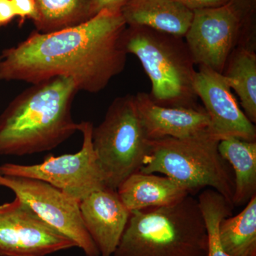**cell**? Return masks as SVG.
I'll return each instance as SVG.
<instances>
[{
    "label": "cell",
    "mask_w": 256,
    "mask_h": 256,
    "mask_svg": "<svg viewBox=\"0 0 256 256\" xmlns=\"http://www.w3.org/2000/svg\"><path fill=\"white\" fill-rule=\"evenodd\" d=\"M121 12L102 10L85 22L50 33L38 31L0 55V80L38 84L72 78L78 90L96 94L126 66Z\"/></svg>",
    "instance_id": "obj_1"
},
{
    "label": "cell",
    "mask_w": 256,
    "mask_h": 256,
    "mask_svg": "<svg viewBox=\"0 0 256 256\" xmlns=\"http://www.w3.org/2000/svg\"><path fill=\"white\" fill-rule=\"evenodd\" d=\"M78 88L58 76L33 84L0 116V156H24L54 149L74 133L72 104Z\"/></svg>",
    "instance_id": "obj_2"
},
{
    "label": "cell",
    "mask_w": 256,
    "mask_h": 256,
    "mask_svg": "<svg viewBox=\"0 0 256 256\" xmlns=\"http://www.w3.org/2000/svg\"><path fill=\"white\" fill-rule=\"evenodd\" d=\"M208 236L198 200L130 212L112 256H207Z\"/></svg>",
    "instance_id": "obj_3"
},
{
    "label": "cell",
    "mask_w": 256,
    "mask_h": 256,
    "mask_svg": "<svg viewBox=\"0 0 256 256\" xmlns=\"http://www.w3.org/2000/svg\"><path fill=\"white\" fill-rule=\"evenodd\" d=\"M220 141L210 134L150 140L140 172L168 176L190 195L212 188L233 205V170L218 152Z\"/></svg>",
    "instance_id": "obj_4"
},
{
    "label": "cell",
    "mask_w": 256,
    "mask_h": 256,
    "mask_svg": "<svg viewBox=\"0 0 256 256\" xmlns=\"http://www.w3.org/2000/svg\"><path fill=\"white\" fill-rule=\"evenodd\" d=\"M183 38L151 28L128 26L126 53L136 56L152 84L150 98L168 107H198L194 89L196 70Z\"/></svg>",
    "instance_id": "obj_5"
},
{
    "label": "cell",
    "mask_w": 256,
    "mask_h": 256,
    "mask_svg": "<svg viewBox=\"0 0 256 256\" xmlns=\"http://www.w3.org/2000/svg\"><path fill=\"white\" fill-rule=\"evenodd\" d=\"M149 141L134 96L114 99L104 120L92 132V146L106 188L116 191L128 176L141 170Z\"/></svg>",
    "instance_id": "obj_6"
},
{
    "label": "cell",
    "mask_w": 256,
    "mask_h": 256,
    "mask_svg": "<svg viewBox=\"0 0 256 256\" xmlns=\"http://www.w3.org/2000/svg\"><path fill=\"white\" fill-rule=\"evenodd\" d=\"M256 0H226L193 11L184 38L194 64L223 74L229 57L244 37L255 35Z\"/></svg>",
    "instance_id": "obj_7"
},
{
    "label": "cell",
    "mask_w": 256,
    "mask_h": 256,
    "mask_svg": "<svg viewBox=\"0 0 256 256\" xmlns=\"http://www.w3.org/2000/svg\"><path fill=\"white\" fill-rule=\"evenodd\" d=\"M92 129L94 124L88 121L79 124L82 144L78 152L46 156L40 164L5 163L0 164V174L41 180L80 202L92 192L106 188L92 146Z\"/></svg>",
    "instance_id": "obj_8"
},
{
    "label": "cell",
    "mask_w": 256,
    "mask_h": 256,
    "mask_svg": "<svg viewBox=\"0 0 256 256\" xmlns=\"http://www.w3.org/2000/svg\"><path fill=\"white\" fill-rule=\"evenodd\" d=\"M0 186L9 188L42 220L76 242L86 256L100 252L84 224L80 202L35 178L0 174Z\"/></svg>",
    "instance_id": "obj_9"
},
{
    "label": "cell",
    "mask_w": 256,
    "mask_h": 256,
    "mask_svg": "<svg viewBox=\"0 0 256 256\" xmlns=\"http://www.w3.org/2000/svg\"><path fill=\"white\" fill-rule=\"evenodd\" d=\"M74 247L18 198L0 205V256H46Z\"/></svg>",
    "instance_id": "obj_10"
},
{
    "label": "cell",
    "mask_w": 256,
    "mask_h": 256,
    "mask_svg": "<svg viewBox=\"0 0 256 256\" xmlns=\"http://www.w3.org/2000/svg\"><path fill=\"white\" fill-rule=\"evenodd\" d=\"M194 89L210 117L213 137L256 141V126L240 109L223 74L201 66L195 74Z\"/></svg>",
    "instance_id": "obj_11"
},
{
    "label": "cell",
    "mask_w": 256,
    "mask_h": 256,
    "mask_svg": "<svg viewBox=\"0 0 256 256\" xmlns=\"http://www.w3.org/2000/svg\"><path fill=\"white\" fill-rule=\"evenodd\" d=\"M134 100L144 132L150 140L210 134V117L204 108L158 105L152 100L150 94L142 92L134 96Z\"/></svg>",
    "instance_id": "obj_12"
},
{
    "label": "cell",
    "mask_w": 256,
    "mask_h": 256,
    "mask_svg": "<svg viewBox=\"0 0 256 256\" xmlns=\"http://www.w3.org/2000/svg\"><path fill=\"white\" fill-rule=\"evenodd\" d=\"M84 225L100 252L112 256L130 216L116 190L104 188L80 202Z\"/></svg>",
    "instance_id": "obj_13"
},
{
    "label": "cell",
    "mask_w": 256,
    "mask_h": 256,
    "mask_svg": "<svg viewBox=\"0 0 256 256\" xmlns=\"http://www.w3.org/2000/svg\"><path fill=\"white\" fill-rule=\"evenodd\" d=\"M128 26L151 28L184 38L194 12L174 0H128L121 10Z\"/></svg>",
    "instance_id": "obj_14"
},
{
    "label": "cell",
    "mask_w": 256,
    "mask_h": 256,
    "mask_svg": "<svg viewBox=\"0 0 256 256\" xmlns=\"http://www.w3.org/2000/svg\"><path fill=\"white\" fill-rule=\"evenodd\" d=\"M130 212L170 206L190 195L168 176L156 173H133L116 190Z\"/></svg>",
    "instance_id": "obj_15"
},
{
    "label": "cell",
    "mask_w": 256,
    "mask_h": 256,
    "mask_svg": "<svg viewBox=\"0 0 256 256\" xmlns=\"http://www.w3.org/2000/svg\"><path fill=\"white\" fill-rule=\"evenodd\" d=\"M218 149L233 170L234 206L246 204L256 195V141L226 138L220 141Z\"/></svg>",
    "instance_id": "obj_16"
},
{
    "label": "cell",
    "mask_w": 256,
    "mask_h": 256,
    "mask_svg": "<svg viewBox=\"0 0 256 256\" xmlns=\"http://www.w3.org/2000/svg\"><path fill=\"white\" fill-rule=\"evenodd\" d=\"M224 76L236 92L244 112L256 124V54L255 50L238 46L229 57Z\"/></svg>",
    "instance_id": "obj_17"
},
{
    "label": "cell",
    "mask_w": 256,
    "mask_h": 256,
    "mask_svg": "<svg viewBox=\"0 0 256 256\" xmlns=\"http://www.w3.org/2000/svg\"><path fill=\"white\" fill-rule=\"evenodd\" d=\"M220 239L230 256H256V195L234 216L224 218L220 225Z\"/></svg>",
    "instance_id": "obj_18"
},
{
    "label": "cell",
    "mask_w": 256,
    "mask_h": 256,
    "mask_svg": "<svg viewBox=\"0 0 256 256\" xmlns=\"http://www.w3.org/2000/svg\"><path fill=\"white\" fill-rule=\"evenodd\" d=\"M36 31L50 33L76 26L95 16L92 0H35Z\"/></svg>",
    "instance_id": "obj_19"
},
{
    "label": "cell",
    "mask_w": 256,
    "mask_h": 256,
    "mask_svg": "<svg viewBox=\"0 0 256 256\" xmlns=\"http://www.w3.org/2000/svg\"><path fill=\"white\" fill-rule=\"evenodd\" d=\"M198 202L208 236L207 256H230L222 247L218 230L220 222L232 215L234 206L212 188H205L198 195Z\"/></svg>",
    "instance_id": "obj_20"
},
{
    "label": "cell",
    "mask_w": 256,
    "mask_h": 256,
    "mask_svg": "<svg viewBox=\"0 0 256 256\" xmlns=\"http://www.w3.org/2000/svg\"><path fill=\"white\" fill-rule=\"evenodd\" d=\"M16 16L20 18V26L24 23L25 20L31 18L34 22L38 18V12L35 0H11Z\"/></svg>",
    "instance_id": "obj_21"
},
{
    "label": "cell",
    "mask_w": 256,
    "mask_h": 256,
    "mask_svg": "<svg viewBox=\"0 0 256 256\" xmlns=\"http://www.w3.org/2000/svg\"><path fill=\"white\" fill-rule=\"evenodd\" d=\"M128 1V0H92L94 14L96 15L102 10L120 12Z\"/></svg>",
    "instance_id": "obj_22"
},
{
    "label": "cell",
    "mask_w": 256,
    "mask_h": 256,
    "mask_svg": "<svg viewBox=\"0 0 256 256\" xmlns=\"http://www.w3.org/2000/svg\"><path fill=\"white\" fill-rule=\"evenodd\" d=\"M184 6L194 11L196 10L214 8L225 2L226 0H174Z\"/></svg>",
    "instance_id": "obj_23"
},
{
    "label": "cell",
    "mask_w": 256,
    "mask_h": 256,
    "mask_svg": "<svg viewBox=\"0 0 256 256\" xmlns=\"http://www.w3.org/2000/svg\"><path fill=\"white\" fill-rule=\"evenodd\" d=\"M16 18L11 0H0V28L8 26Z\"/></svg>",
    "instance_id": "obj_24"
},
{
    "label": "cell",
    "mask_w": 256,
    "mask_h": 256,
    "mask_svg": "<svg viewBox=\"0 0 256 256\" xmlns=\"http://www.w3.org/2000/svg\"><path fill=\"white\" fill-rule=\"evenodd\" d=\"M0 58H1V56H0Z\"/></svg>",
    "instance_id": "obj_25"
}]
</instances>
